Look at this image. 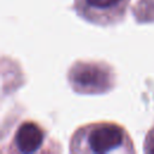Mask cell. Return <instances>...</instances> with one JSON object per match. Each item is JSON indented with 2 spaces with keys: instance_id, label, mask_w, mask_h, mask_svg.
<instances>
[{
  "instance_id": "4",
  "label": "cell",
  "mask_w": 154,
  "mask_h": 154,
  "mask_svg": "<svg viewBox=\"0 0 154 154\" xmlns=\"http://www.w3.org/2000/svg\"><path fill=\"white\" fill-rule=\"evenodd\" d=\"M120 0H87L89 6L97 7V8H105V7H111L119 2Z\"/></svg>"
},
{
  "instance_id": "5",
  "label": "cell",
  "mask_w": 154,
  "mask_h": 154,
  "mask_svg": "<svg viewBox=\"0 0 154 154\" xmlns=\"http://www.w3.org/2000/svg\"><path fill=\"white\" fill-rule=\"evenodd\" d=\"M148 152H152V153H154V144H153L150 148H148Z\"/></svg>"
},
{
  "instance_id": "2",
  "label": "cell",
  "mask_w": 154,
  "mask_h": 154,
  "mask_svg": "<svg viewBox=\"0 0 154 154\" xmlns=\"http://www.w3.org/2000/svg\"><path fill=\"white\" fill-rule=\"evenodd\" d=\"M124 132L117 125H100L95 128L88 137L89 147L95 153H106L119 147L123 142Z\"/></svg>"
},
{
  "instance_id": "3",
  "label": "cell",
  "mask_w": 154,
  "mask_h": 154,
  "mask_svg": "<svg viewBox=\"0 0 154 154\" xmlns=\"http://www.w3.org/2000/svg\"><path fill=\"white\" fill-rule=\"evenodd\" d=\"M43 141L42 130L34 123H24L17 131L16 143L20 152L32 153L40 148Z\"/></svg>"
},
{
  "instance_id": "1",
  "label": "cell",
  "mask_w": 154,
  "mask_h": 154,
  "mask_svg": "<svg viewBox=\"0 0 154 154\" xmlns=\"http://www.w3.org/2000/svg\"><path fill=\"white\" fill-rule=\"evenodd\" d=\"M71 79L77 88H82L89 93L102 91L109 85V76L106 70L91 64L75 67L71 72Z\"/></svg>"
}]
</instances>
